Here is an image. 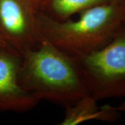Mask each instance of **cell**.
<instances>
[{"label": "cell", "mask_w": 125, "mask_h": 125, "mask_svg": "<svg viewBox=\"0 0 125 125\" xmlns=\"http://www.w3.org/2000/svg\"><path fill=\"white\" fill-rule=\"evenodd\" d=\"M19 80L39 102L65 108L90 94L76 59L45 40L21 56Z\"/></svg>", "instance_id": "6da1fadb"}, {"label": "cell", "mask_w": 125, "mask_h": 125, "mask_svg": "<svg viewBox=\"0 0 125 125\" xmlns=\"http://www.w3.org/2000/svg\"><path fill=\"white\" fill-rule=\"evenodd\" d=\"M77 15L74 20L57 21L38 11L41 40L72 58L90 54L108 44L125 24V0L97 5Z\"/></svg>", "instance_id": "7a4b0ae2"}, {"label": "cell", "mask_w": 125, "mask_h": 125, "mask_svg": "<svg viewBox=\"0 0 125 125\" xmlns=\"http://www.w3.org/2000/svg\"><path fill=\"white\" fill-rule=\"evenodd\" d=\"M75 59L96 101L125 97V23L105 46Z\"/></svg>", "instance_id": "3957f363"}, {"label": "cell", "mask_w": 125, "mask_h": 125, "mask_svg": "<svg viewBox=\"0 0 125 125\" xmlns=\"http://www.w3.org/2000/svg\"><path fill=\"white\" fill-rule=\"evenodd\" d=\"M38 11L29 0H0V36L21 56L42 40Z\"/></svg>", "instance_id": "277c9868"}, {"label": "cell", "mask_w": 125, "mask_h": 125, "mask_svg": "<svg viewBox=\"0 0 125 125\" xmlns=\"http://www.w3.org/2000/svg\"><path fill=\"white\" fill-rule=\"evenodd\" d=\"M20 54L10 47H0V112L24 113L39 103L20 85Z\"/></svg>", "instance_id": "5b68a950"}, {"label": "cell", "mask_w": 125, "mask_h": 125, "mask_svg": "<svg viewBox=\"0 0 125 125\" xmlns=\"http://www.w3.org/2000/svg\"><path fill=\"white\" fill-rule=\"evenodd\" d=\"M96 101L90 94L80 99L73 105L65 108L64 119L61 125H76L90 120L115 122L120 116L116 107L105 105L99 107Z\"/></svg>", "instance_id": "8992f818"}, {"label": "cell", "mask_w": 125, "mask_h": 125, "mask_svg": "<svg viewBox=\"0 0 125 125\" xmlns=\"http://www.w3.org/2000/svg\"><path fill=\"white\" fill-rule=\"evenodd\" d=\"M115 0H42L39 10L57 21L72 18L81 11Z\"/></svg>", "instance_id": "52a82bcc"}, {"label": "cell", "mask_w": 125, "mask_h": 125, "mask_svg": "<svg viewBox=\"0 0 125 125\" xmlns=\"http://www.w3.org/2000/svg\"><path fill=\"white\" fill-rule=\"evenodd\" d=\"M31 1V3L33 4V6L36 7V9L39 10V9H40V6L41 4H42V0H29Z\"/></svg>", "instance_id": "ba28073f"}, {"label": "cell", "mask_w": 125, "mask_h": 125, "mask_svg": "<svg viewBox=\"0 0 125 125\" xmlns=\"http://www.w3.org/2000/svg\"><path fill=\"white\" fill-rule=\"evenodd\" d=\"M117 109L120 112L121 111H125V100L123 102H122L118 106H117Z\"/></svg>", "instance_id": "9c48e42d"}, {"label": "cell", "mask_w": 125, "mask_h": 125, "mask_svg": "<svg viewBox=\"0 0 125 125\" xmlns=\"http://www.w3.org/2000/svg\"><path fill=\"white\" fill-rule=\"evenodd\" d=\"M9 47V46L6 44V42L0 36V47Z\"/></svg>", "instance_id": "30bf717a"}, {"label": "cell", "mask_w": 125, "mask_h": 125, "mask_svg": "<svg viewBox=\"0 0 125 125\" xmlns=\"http://www.w3.org/2000/svg\"></svg>", "instance_id": "8fae6325"}]
</instances>
